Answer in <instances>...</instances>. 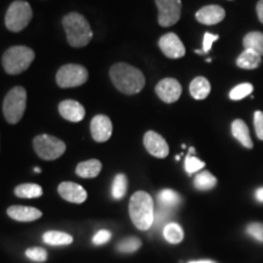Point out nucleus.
<instances>
[{
	"label": "nucleus",
	"instance_id": "nucleus-7",
	"mask_svg": "<svg viewBox=\"0 0 263 263\" xmlns=\"http://www.w3.org/2000/svg\"><path fill=\"white\" fill-rule=\"evenodd\" d=\"M33 147L41 159L47 161L59 159L66 151V144L64 141L49 134H41L35 137L33 140Z\"/></svg>",
	"mask_w": 263,
	"mask_h": 263
},
{
	"label": "nucleus",
	"instance_id": "nucleus-19",
	"mask_svg": "<svg viewBox=\"0 0 263 263\" xmlns=\"http://www.w3.org/2000/svg\"><path fill=\"white\" fill-rule=\"evenodd\" d=\"M262 64V57H259L257 52L245 49L236 59V66L244 70H255Z\"/></svg>",
	"mask_w": 263,
	"mask_h": 263
},
{
	"label": "nucleus",
	"instance_id": "nucleus-11",
	"mask_svg": "<svg viewBox=\"0 0 263 263\" xmlns=\"http://www.w3.org/2000/svg\"><path fill=\"white\" fill-rule=\"evenodd\" d=\"M144 146L150 155L157 157V159H164L168 156L170 147L167 141L162 136L154 130L146 132L144 136Z\"/></svg>",
	"mask_w": 263,
	"mask_h": 263
},
{
	"label": "nucleus",
	"instance_id": "nucleus-28",
	"mask_svg": "<svg viewBox=\"0 0 263 263\" xmlns=\"http://www.w3.org/2000/svg\"><path fill=\"white\" fill-rule=\"evenodd\" d=\"M128 188V180L127 177L123 173L117 174L115 177L114 183H112V197L115 200H121L123 199L124 195L127 193Z\"/></svg>",
	"mask_w": 263,
	"mask_h": 263
},
{
	"label": "nucleus",
	"instance_id": "nucleus-4",
	"mask_svg": "<svg viewBox=\"0 0 263 263\" xmlns=\"http://www.w3.org/2000/svg\"><path fill=\"white\" fill-rule=\"evenodd\" d=\"M34 58L35 54L31 48L12 47L3 55V66L9 74H20L27 70Z\"/></svg>",
	"mask_w": 263,
	"mask_h": 263
},
{
	"label": "nucleus",
	"instance_id": "nucleus-25",
	"mask_svg": "<svg viewBox=\"0 0 263 263\" xmlns=\"http://www.w3.org/2000/svg\"><path fill=\"white\" fill-rule=\"evenodd\" d=\"M163 238L170 242V244H179L184 239L183 228L178 223H167L163 227Z\"/></svg>",
	"mask_w": 263,
	"mask_h": 263
},
{
	"label": "nucleus",
	"instance_id": "nucleus-32",
	"mask_svg": "<svg viewBox=\"0 0 263 263\" xmlns=\"http://www.w3.org/2000/svg\"><path fill=\"white\" fill-rule=\"evenodd\" d=\"M26 256L34 262H45L48 258V252L43 248H29L26 250Z\"/></svg>",
	"mask_w": 263,
	"mask_h": 263
},
{
	"label": "nucleus",
	"instance_id": "nucleus-30",
	"mask_svg": "<svg viewBox=\"0 0 263 263\" xmlns=\"http://www.w3.org/2000/svg\"><path fill=\"white\" fill-rule=\"evenodd\" d=\"M141 248V241L140 239L136 238V236H129V238L123 239L122 241L118 242L117 250L120 252H124V254H132V252H136L137 250Z\"/></svg>",
	"mask_w": 263,
	"mask_h": 263
},
{
	"label": "nucleus",
	"instance_id": "nucleus-22",
	"mask_svg": "<svg viewBox=\"0 0 263 263\" xmlns=\"http://www.w3.org/2000/svg\"><path fill=\"white\" fill-rule=\"evenodd\" d=\"M43 240L45 244L51 246H62V245H70L73 242V238L70 234L64 232H58V230H50L43 235Z\"/></svg>",
	"mask_w": 263,
	"mask_h": 263
},
{
	"label": "nucleus",
	"instance_id": "nucleus-26",
	"mask_svg": "<svg viewBox=\"0 0 263 263\" xmlns=\"http://www.w3.org/2000/svg\"><path fill=\"white\" fill-rule=\"evenodd\" d=\"M157 200H159L160 207H164V209L170 210L178 206L180 201H182L179 194L171 189H164L162 192H160L159 195H157Z\"/></svg>",
	"mask_w": 263,
	"mask_h": 263
},
{
	"label": "nucleus",
	"instance_id": "nucleus-17",
	"mask_svg": "<svg viewBox=\"0 0 263 263\" xmlns=\"http://www.w3.org/2000/svg\"><path fill=\"white\" fill-rule=\"evenodd\" d=\"M8 215L17 222H33L42 217V211L35 207L11 206L8 209Z\"/></svg>",
	"mask_w": 263,
	"mask_h": 263
},
{
	"label": "nucleus",
	"instance_id": "nucleus-13",
	"mask_svg": "<svg viewBox=\"0 0 263 263\" xmlns=\"http://www.w3.org/2000/svg\"><path fill=\"white\" fill-rule=\"evenodd\" d=\"M91 137L98 143H104L111 138L112 134V123L105 115H98L91 120L90 123Z\"/></svg>",
	"mask_w": 263,
	"mask_h": 263
},
{
	"label": "nucleus",
	"instance_id": "nucleus-3",
	"mask_svg": "<svg viewBox=\"0 0 263 263\" xmlns=\"http://www.w3.org/2000/svg\"><path fill=\"white\" fill-rule=\"evenodd\" d=\"M62 25L67 35V42L73 48H83L93 38L89 22L78 12H71L62 18Z\"/></svg>",
	"mask_w": 263,
	"mask_h": 263
},
{
	"label": "nucleus",
	"instance_id": "nucleus-14",
	"mask_svg": "<svg viewBox=\"0 0 263 263\" xmlns=\"http://www.w3.org/2000/svg\"><path fill=\"white\" fill-rule=\"evenodd\" d=\"M58 192L62 199L72 203H83L87 200V192L83 186L73 182H62Z\"/></svg>",
	"mask_w": 263,
	"mask_h": 263
},
{
	"label": "nucleus",
	"instance_id": "nucleus-21",
	"mask_svg": "<svg viewBox=\"0 0 263 263\" xmlns=\"http://www.w3.org/2000/svg\"><path fill=\"white\" fill-rule=\"evenodd\" d=\"M101 168H103V166L99 160H88L78 163L76 173L82 178H95L101 172Z\"/></svg>",
	"mask_w": 263,
	"mask_h": 263
},
{
	"label": "nucleus",
	"instance_id": "nucleus-8",
	"mask_svg": "<svg viewBox=\"0 0 263 263\" xmlns=\"http://www.w3.org/2000/svg\"><path fill=\"white\" fill-rule=\"evenodd\" d=\"M88 80L87 68L81 65L68 64L62 66L57 73V82L61 88H74L84 84Z\"/></svg>",
	"mask_w": 263,
	"mask_h": 263
},
{
	"label": "nucleus",
	"instance_id": "nucleus-27",
	"mask_svg": "<svg viewBox=\"0 0 263 263\" xmlns=\"http://www.w3.org/2000/svg\"><path fill=\"white\" fill-rule=\"evenodd\" d=\"M217 178L213 174H211L209 171H203L200 172L194 179V185L197 190H201V192H207V190H211L216 186Z\"/></svg>",
	"mask_w": 263,
	"mask_h": 263
},
{
	"label": "nucleus",
	"instance_id": "nucleus-15",
	"mask_svg": "<svg viewBox=\"0 0 263 263\" xmlns=\"http://www.w3.org/2000/svg\"><path fill=\"white\" fill-rule=\"evenodd\" d=\"M196 20L200 24L206 26H213L222 22L226 17V11L219 5L203 6L196 12Z\"/></svg>",
	"mask_w": 263,
	"mask_h": 263
},
{
	"label": "nucleus",
	"instance_id": "nucleus-9",
	"mask_svg": "<svg viewBox=\"0 0 263 263\" xmlns=\"http://www.w3.org/2000/svg\"><path fill=\"white\" fill-rule=\"evenodd\" d=\"M159 9V24L162 27H170L179 21L182 14L180 0H155Z\"/></svg>",
	"mask_w": 263,
	"mask_h": 263
},
{
	"label": "nucleus",
	"instance_id": "nucleus-1",
	"mask_svg": "<svg viewBox=\"0 0 263 263\" xmlns=\"http://www.w3.org/2000/svg\"><path fill=\"white\" fill-rule=\"evenodd\" d=\"M110 78L115 87L127 95L139 93L145 85L143 72L123 62H118L111 67Z\"/></svg>",
	"mask_w": 263,
	"mask_h": 263
},
{
	"label": "nucleus",
	"instance_id": "nucleus-31",
	"mask_svg": "<svg viewBox=\"0 0 263 263\" xmlns=\"http://www.w3.org/2000/svg\"><path fill=\"white\" fill-rule=\"evenodd\" d=\"M184 167H185L186 173L192 176L193 173L199 172L200 170H202L203 167H205V162L189 154V155L185 157V163H184Z\"/></svg>",
	"mask_w": 263,
	"mask_h": 263
},
{
	"label": "nucleus",
	"instance_id": "nucleus-10",
	"mask_svg": "<svg viewBox=\"0 0 263 263\" xmlns=\"http://www.w3.org/2000/svg\"><path fill=\"white\" fill-rule=\"evenodd\" d=\"M155 91L161 100L167 104L176 103L182 95V85L174 78H164L157 83Z\"/></svg>",
	"mask_w": 263,
	"mask_h": 263
},
{
	"label": "nucleus",
	"instance_id": "nucleus-18",
	"mask_svg": "<svg viewBox=\"0 0 263 263\" xmlns=\"http://www.w3.org/2000/svg\"><path fill=\"white\" fill-rule=\"evenodd\" d=\"M232 134L242 146L248 147V149L254 147V143H252L251 137H250L249 127L246 126V123L242 120H235L232 123Z\"/></svg>",
	"mask_w": 263,
	"mask_h": 263
},
{
	"label": "nucleus",
	"instance_id": "nucleus-39",
	"mask_svg": "<svg viewBox=\"0 0 263 263\" xmlns=\"http://www.w3.org/2000/svg\"><path fill=\"white\" fill-rule=\"evenodd\" d=\"M189 263H216V262L209 261V259H201V261H192V262H189Z\"/></svg>",
	"mask_w": 263,
	"mask_h": 263
},
{
	"label": "nucleus",
	"instance_id": "nucleus-23",
	"mask_svg": "<svg viewBox=\"0 0 263 263\" xmlns=\"http://www.w3.org/2000/svg\"><path fill=\"white\" fill-rule=\"evenodd\" d=\"M15 195L21 199H35V197H41L43 195V189L41 185L34 183L20 184L15 188Z\"/></svg>",
	"mask_w": 263,
	"mask_h": 263
},
{
	"label": "nucleus",
	"instance_id": "nucleus-34",
	"mask_svg": "<svg viewBox=\"0 0 263 263\" xmlns=\"http://www.w3.org/2000/svg\"><path fill=\"white\" fill-rule=\"evenodd\" d=\"M219 35L218 34H212V33H209L206 32L205 34H203V41H202V52L203 54H207L210 50H211L213 43L216 41H218Z\"/></svg>",
	"mask_w": 263,
	"mask_h": 263
},
{
	"label": "nucleus",
	"instance_id": "nucleus-38",
	"mask_svg": "<svg viewBox=\"0 0 263 263\" xmlns=\"http://www.w3.org/2000/svg\"><path fill=\"white\" fill-rule=\"evenodd\" d=\"M255 196H256V199H257V201L263 202V188H259L256 190Z\"/></svg>",
	"mask_w": 263,
	"mask_h": 263
},
{
	"label": "nucleus",
	"instance_id": "nucleus-29",
	"mask_svg": "<svg viewBox=\"0 0 263 263\" xmlns=\"http://www.w3.org/2000/svg\"><path fill=\"white\" fill-rule=\"evenodd\" d=\"M252 91H254V85L251 83H241V84H238L236 87H234L232 90H230L229 98L234 101L242 100L244 98L251 95Z\"/></svg>",
	"mask_w": 263,
	"mask_h": 263
},
{
	"label": "nucleus",
	"instance_id": "nucleus-5",
	"mask_svg": "<svg viewBox=\"0 0 263 263\" xmlns=\"http://www.w3.org/2000/svg\"><path fill=\"white\" fill-rule=\"evenodd\" d=\"M27 103V93L25 88L15 87L6 94L3 104V112L9 123L16 124L24 116Z\"/></svg>",
	"mask_w": 263,
	"mask_h": 263
},
{
	"label": "nucleus",
	"instance_id": "nucleus-16",
	"mask_svg": "<svg viewBox=\"0 0 263 263\" xmlns=\"http://www.w3.org/2000/svg\"><path fill=\"white\" fill-rule=\"evenodd\" d=\"M59 112L70 122H81L85 116V110L78 101L65 100L59 105Z\"/></svg>",
	"mask_w": 263,
	"mask_h": 263
},
{
	"label": "nucleus",
	"instance_id": "nucleus-12",
	"mask_svg": "<svg viewBox=\"0 0 263 263\" xmlns=\"http://www.w3.org/2000/svg\"><path fill=\"white\" fill-rule=\"evenodd\" d=\"M159 47L170 59H180L185 55V47L176 33L163 34L159 41Z\"/></svg>",
	"mask_w": 263,
	"mask_h": 263
},
{
	"label": "nucleus",
	"instance_id": "nucleus-24",
	"mask_svg": "<svg viewBox=\"0 0 263 263\" xmlns=\"http://www.w3.org/2000/svg\"><path fill=\"white\" fill-rule=\"evenodd\" d=\"M245 49L257 52L259 57H263V33L250 32L244 37L242 41Z\"/></svg>",
	"mask_w": 263,
	"mask_h": 263
},
{
	"label": "nucleus",
	"instance_id": "nucleus-2",
	"mask_svg": "<svg viewBox=\"0 0 263 263\" xmlns=\"http://www.w3.org/2000/svg\"><path fill=\"white\" fill-rule=\"evenodd\" d=\"M129 216L139 230H149L155 221V206L150 194L137 192L130 197Z\"/></svg>",
	"mask_w": 263,
	"mask_h": 263
},
{
	"label": "nucleus",
	"instance_id": "nucleus-36",
	"mask_svg": "<svg viewBox=\"0 0 263 263\" xmlns=\"http://www.w3.org/2000/svg\"><path fill=\"white\" fill-rule=\"evenodd\" d=\"M111 233L108 230H99L97 234L93 238V244L94 245H104L106 244L108 240L111 239Z\"/></svg>",
	"mask_w": 263,
	"mask_h": 263
},
{
	"label": "nucleus",
	"instance_id": "nucleus-40",
	"mask_svg": "<svg viewBox=\"0 0 263 263\" xmlns=\"http://www.w3.org/2000/svg\"><path fill=\"white\" fill-rule=\"evenodd\" d=\"M34 172H37V173H41V168H38V167H37V168H34Z\"/></svg>",
	"mask_w": 263,
	"mask_h": 263
},
{
	"label": "nucleus",
	"instance_id": "nucleus-37",
	"mask_svg": "<svg viewBox=\"0 0 263 263\" xmlns=\"http://www.w3.org/2000/svg\"><path fill=\"white\" fill-rule=\"evenodd\" d=\"M256 11H257L258 20L261 24H263V0H259L257 3V6H256Z\"/></svg>",
	"mask_w": 263,
	"mask_h": 263
},
{
	"label": "nucleus",
	"instance_id": "nucleus-20",
	"mask_svg": "<svg viewBox=\"0 0 263 263\" xmlns=\"http://www.w3.org/2000/svg\"><path fill=\"white\" fill-rule=\"evenodd\" d=\"M190 94L196 100H203L209 97L210 91H211V84L205 77H196L194 78L190 83Z\"/></svg>",
	"mask_w": 263,
	"mask_h": 263
},
{
	"label": "nucleus",
	"instance_id": "nucleus-6",
	"mask_svg": "<svg viewBox=\"0 0 263 263\" xmlns=\"http://www.w3.org/2000/svg\"><path fill=\"white\" fill-rule=\"evenodd\" d=\"M32 18V9L27 2L16 0L9 6L5 16V26L9 31L20 32L27 27Z\"/></svg>",
	"mask_w": 263,
	"mask_h": 263
},
{
	"label": "nucleus",
	"instance_id": "nucleus-35",
	"mask_svg": "<svg viewBox=\"0 0 263 263\" xmlns=\"http://www.w3.org/2000/svg\"><path fill=\"white\" fill-rule=\"evenodd\" d=\"M254 124L256 136L259 140H263V112L262 111H256L254 115Z\"/></svg>",
	"mask_w": 263,
	"mask_h": 263
},
{
	"label": "nucleus",
	"instance_id": "nucleus-33",
	"mask_svg": "<svg viewBox=\"0 0 263 263\" xmlns=\"http://www.w3.org/2000/svg\"><path fill=\"white\" fill-rule=\"evenodd\" d=\"M246 232L250 236L257 240V241L263 242V224L262 223L255 222L250 223V224L246 227Z\"/></svg>",
	"mask_w": 263,
	"mask_h": 263
}]
</instances>
